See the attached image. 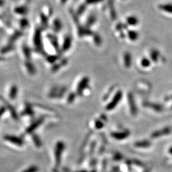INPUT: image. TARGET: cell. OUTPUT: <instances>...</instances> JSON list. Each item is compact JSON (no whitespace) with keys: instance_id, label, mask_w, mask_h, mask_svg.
I'll return each instance as SVG.
<instances>
[{"instance_id":"13","label":"cell","mask_w":172,"mask_h":172,"mask_svg":"<svg viewBox=\"0 0 172 172\" xmlns=\"http://www.w3.org/2000/svg\"><path fill=\"white\" fill-rule=\"evenodd\" d=\"M62 1H63V2H65V1H66V0H62Z\"/></svg>"},{"instance_id":"10","label":"cell","mask_w":172,"mask_h":172,"mask_svg":"<svg viewBox=\"0 0 172 172\" xmlns=\"http://www.w3.org/2000/svg\"><path fill=\"white\" fill-rule=\"evenodd\" d=\"M5 110H6V108H5V107H2L0 108V117H1L2 114H4V112H5Z\"/></svg>"},{"instance_id":"5","label":"cell","mask_w":172,"mask_h":172,"mask_svg":"<svg viewBox=\"0 0 172 172\" xmlns=\"http://www.w3.org/2000/svg\"><path fill=\"white\" fill-rule=\"evenodd\" d=\"M0 100H2V102H3V103H5V104H6V107L9 108L10 112H11V114H12V115H13V116H12L13 118H14V119H15V120L17 119H18V116L17 115V113H16V112H15V109L12 107V105H11L9 103H8V102H7L6 101H5V99H4L2 97H1V96H0Z\"/></svg>"},{"instance_id":"9","label":"cell","mask_w":172,"mask_h":172,"mask_svg":"<svg viewBox=\"0 0 172 172\" xmlns=\"http://www.w3.org/2000/svg\"><path fill=\"white\" fill-rule=\"evenodd\" d=\"M38 171V168L36 166H31L30 168H27L23 172H37Z\"/></svg>"},{"instance_id":"12","label":"cell","mask_w":172,"mask_h":172,"mask_svg":"<svg viewBox=\"0 0 172 172\" xmlns=\"http://www.w3.org/2000/svg\"><path fill=\"white\" fill-rule=\"evenodd\" d=\"M2 61V58H0V61Z\"/></svg>"},{"instance_id":"1","label":"cell","mask_w":172,"mask_h":172,"mask_svg":"<svg viewBox=\"0 0 172 172\" xmlns=\"http://www.w3.org/2000/svg\"><path fill=\"white\" fill-rule=\"evenodd\" d=\"M5 140L9 142L11 144H13L16 146L21 147L24 145V142L19 137H17L15 136H10L7 135L4 137Z\"/></svg>"},{"instance_id":"2","label":"cell","mask_w":172,"mask_h":172,"mask_svg":"<svg viewBox=\"0 0 172 172\" xmlns=\"http://www.w3.org/2000/svg\"><path fill=\"white\" fill-rule=\"evenodd\" d=\"M64 144L62 142H58L56 145H55V163L56 164H59L61 161V156L62 152L64 149Z\"/></svg>"},{"instance_id":"3","label":"cell","mask_w":172,"mask_h":172,"mask_svg":"<svg viewBox=\"0 0 172 172\" xmlns=\"http://www.w3.org/2000/svg\"><path fill=\"white\" fill-rule=\"evenodd\" d=\"M130 133L129 132H114L113 133H112V137L114 138V139L116 140H123V139H126V138L129 136Z\"/></svg>"},{"instance_id":"8","label":"cell","mask_w":172,"mask_h":172,"mask_svg":"<svg viewBox=\"0 0 172 172\" xmlns=\"http://www.w3.org/2000/svg\"><path fill=\"white\" fill-rule=\"evenodd\" d=\"M42 120H38L36 122V123L32 124L30 126V127H29V128H27L26 132H27V133H31V132H32L33 131H34V130L36 128V127H38V126H39V125L41 124V122H42Z\"/></svg>"},{"instance_id":"6","label":"cell","mask_w":172,"mask_h":172,"mask_svg":"<svg viewBox=\"0 0 172 172\" xmlns=\"http://www.w3.org/2000/svg\"><path fill=\"white\" fill-rule=\"evenodd\" d=\"M17 92H18L17 87V86L15 85H13L12 87H11L10 89V92H9L10 98L12 99H15V98L17 97Z\"/></svg>"},{"instance_id":"7","label":"cell","mask_w":172,"mask_h":172,"mask_svg":"<svg viewBox=\"0 0 172 172\" xmlns=\"http://www.w3.org/2000/svg\"><path fill=\"white\" fill-rule=\"evenodd\" d=\"M135 145L138 148H145V147H148L151 145V143H150L147 140L141 141L140 142L136 143Z\"/></svg>"},{"instance_id":"4","label":"cell","mask_w":172,"mask_h":172,"mask_svg":"<svg viewBox=\"0 0 172 172\" xmlns=\"http://www.w3.org/2000/svg\"><path fill=\"white\" fill-rule=\"evenodd\" d=\"M170 128H164L163 130H159L158 131H156L153 133L151 135V137L153 138H159L161 136L163 135H168L169 133H170Z\"/></svg>"},{"instance_id":"11","label":"cell","mask_w":172,"mask_h":172,"mask_svg":"<svg viewBox=\"0 0 172 172\" xmlns=\"http://www.w3.org/2000/svg\"><path fill=\"white\" fill-rule=\"evenodd\" d=\"M169 152L171 153V154H172V147L169 150Z\"/></svg>"}]
</instances>
